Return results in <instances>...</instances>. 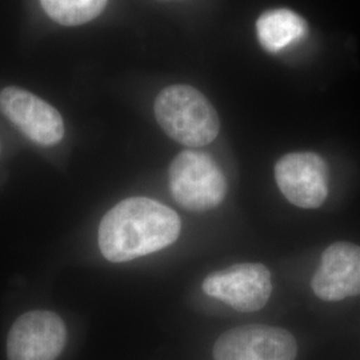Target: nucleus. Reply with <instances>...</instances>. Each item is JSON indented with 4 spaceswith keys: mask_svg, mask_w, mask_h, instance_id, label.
Wrapping results in <instances>:
<instances>
[{
    "mask_svg": "<svg viewBox=\"0 0 360 360\" xmlns=\"http://www.w3.org/2000/svg\"><path fill=\"white\" fill-rule=\"evenodd\" d=\"M306 20L288 8L270 10L262 13L257 22L260 46L271 53L283 51L307 35Z\"/></svg>",
    "mask_w": 360,
    "mask_h": 360,
    "instance_id": "nucleus-10",
    "label": "nucleus"
},
{
    "mask_svg": "<svg viewBox=\"0 0 360 360\" xmlns=\"http://www.w3.org/2000/svg\"><path fill=\"white\" fill-rule=\"evenodd\" d=\"M181 223L169 207L143 196L112 207L99 226V248L112 263H124L160 251L176 242Z\"/></svg>",
    "mask_w": 360,
    "mask_h": 360,
    "instance_id": "nucleus-1",
    "label": "nucleus"
},
{
    "mask_svg": "<svg viewBox=\"0 0 360 360\" xmlns=\"http://www.w3.org/2000/svg\"><path fill=\"white\" fill-rule=\"evenodd\" d=\"M0 112L39 146L51 147L65 136V122L59 111L30 91L19 87L0 91Z\"/></svg>",
    "mask_w": 360,
    "mask_h": 360,
    "instance_id": "nucleus-7",
    "label": "nucleus"
},
{
    "mask_svg": "<svg viewBox=\"0 0 360 360\" xmlns=\"http://www.w3.org/2000/svg\"><path fill=\"white\" fill-rule=\"evenodd\" d=\"M108 0H40L52 20L63 26H79L103 13Z\"/></svg>",
    "mask_w": 360,
    "mask_h": 360,
    "instance_id": "nucleus-11",
    "label": "nucleus"
},
{
    "mask_svg": "<svg viewBox=\"0 0 360 360\" xmlns=\"http://www.w3.org/2000/svg\"><path fill=\"white\" fill-rule=\"evenodd\" d=\"M169 191L181 208L205 212L221 205L227 180L211 155L203 151H181L168 171Z\"/></svg>",
    "mask_w": 360,
    "mask_h": 360,
    "instance_id": "nucleus-3",
    "label": "nucleus"
},
{
    "mask_svg": "<svg viewBox=\"0 0 360 360\" xmlns=\"http://www.w3.org/2000/svg\"><path fill=\"white\" fill-rule=\"evenodd\" d=\"M311 285L315 295L327 302L360 295L359 245L338 242L327 247Z\"/></svg>",
    "mask_w": 360,
    "mask_h": 360,
    "instance_id": "nucleus-9",
    "label": "nucleus"
},
{
    "mask_svg": "<svg viewBox=\"0 0 360 360\" xmlns=\"http://www.w3.org/2000/svg\"><path fill=\"white\" fill-rule=\"evenodd\" d=\"M67 342L62 318L52 311H30L19 316L7 336L8 360H56Z\"/></svg>",
    "mask_w": 360,
    "mask_h": 360,
    "instance_id": "nucleus-5",
    "label": "nucleus"
},
{
    "mask_svg": "<svg viewBox=\"0 0 360 360\" xmlns=\"http://www.w3.org/2000/svg\"><path fill=\"white\" fill-rule=\"evenodd\" d=\"M328 167L314 153H291L275 166V179L285 199L300 208H319L328 196Z\"/></svg>",
    "mask_w": 360,
    "mask_h": 360,
    "instance_id": "nucleus-8",
    "label": "nucleus"
},
{
    "mask_svg": "<svg viewBox=\"0 0 360 360\" xmlns=\"http://www.w3.org/2000/svg\"><path fill=\"white\" fill-rule=\"evenodd\" d=\"M155 117L174 141L191 148L205 147L219 135L220 122L214 105L191 86L166 87L155 99Z\"/></svg>",
    "mask_w": 360,
    "mask_h": 360,
    "instance_id": "nucleus-2",
    "label": "nucleus"
},
{
    "mask_svg": "<svg viewBox=\"0 0 360 360\" xmlns=\"http://www.w3.org/2000/svg\"><path fill=\"white\" fill-rule=\"evenodd\" d=\"M207 295L221 300L236 311L263 309L272 292L271 272L259 263H240L210 274L203 282Z\"/></svg>",
    "mask_w": 360,
    "mask_h": 360,
    "instance_id": "nucleus-6",
    "label": "nucleus"
},
{
    "mask_svg": "<svg viewBox=\"0 0 360 360\" xmlns=\"http://www.w3.org/2000/svg\"><path fill=\"white\" fill-rule=\"evenodd\" d=\"M214 360H295V338L287 330L264 324H247L219 336Z\"/></svg>",
    "mask_w": 360,
    "mask_h": 360,
    "instance_id": "nucleus-4",
    "label": "nucleus"
}]
</instances>
